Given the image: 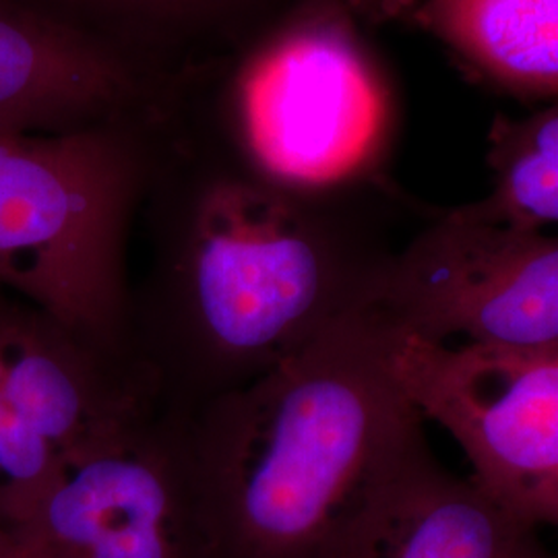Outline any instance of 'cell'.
I'll use <instances>...</instances> for the list:
<instances>
[{
    "mask_svg": "<svg viewBox=\"0 0 558 558\" xmlns=\"http://www.w3.org/2000/svg\"><path fill=\"white\" fill-rule=\"evenodd\" d=\"M377 304L182 418L211 558H350L430 445Z\"/></svg>",
    "mask_w": 558,
    "mask_h": 558,
    "instance_id": "1",
    "label": "cell"
},
{
    "mask_svg": "<svg viewBox=\"0 0 558 558\" xmlns=\"http://www.w3.org/2000/svg\"><path fill=\"white\" fill-rule=\"evenodd\" d=\"M343 201L296 197L244 168L209 172L184 195L129 302V348L163 412L260 379L379 302L393 251L354 228Z\"/></svg>",
    "mask_w": 558,
    "mask_h": 558,
    "instance_id": "2",
    "label": "cell"
},
{
    "mask_svg": "<svg viewBox=\"0 0 558 558\" xmlns=\"http://www.w3.org/2000/svg\"><path fill=\"white\" fill-rule=\"evenodd\" d=\"M147 179L140 147L101 124L0 133V286L133 356L126 234Z\"/></svg>",
    "mask_w": 558,
    "mask_h": 558,
    "instance_id": "3",
    "label": "cell"
},
{
    "mask_svg": "<svg viewBox=\"0 0 558 558\" xmlns=\"http://www.w3.org/2000/svg\"><path fill=\"white\" fill-rule=\"evenodd\" d=\"M343 0L267 41L239 81L244 170L304 199H345L379 179L393 100Z\"/></svg>",
    "mask_w": 558,
    "mask_h": 558,
    "instance_id": "4",
    "label": "cell"
},
{
    "mask_svg": "<svg viewBox=\"0 0 558 558\" xmlns=\"http://www.w3.org/2000/svg\"><path fill=\"white\" fill-rule=\"evenodd\" d=\"M379 306L414 338L558 359V234L445 209L393 251Z\"/></svg>",
    "mask_w": 558,
    "mask_h": 558,
    "instance_id": "5",
    "label": "cell"
},
{
    "mask_svg": "<svg viewBox=\"0 0 558 558\" xmlns=\"http://www.w3.org/2000/svg\"><path fill=\"white\" fill-rule=\"evenodd\" d=\"M396 373L472 478L539 530L558 532V359L515 356L399 331Z\"/></svg>",
    "mask_w": 558,
    "mask_h": 558,
    "instance_id": "6",
    "label": "cell"
},
{
    "mask_svg": "<svg viewBox=\"0 0 558 558\" xmlns=\"http://www.w3.org/2000/svg\"><path fill=\"white\" fill-rule=\"evenodd\" d=\"M9 532L41 558H211L182 418L161 412L133 439L64 463Z\"/></svg>",
    "mask_w": 558,
    "mask_h": 558,
    "instance_id": "7",
    "label": "cell"
},
{
    "mask_svg": "<svg viewBox=\"0 0 558 558\" xmlns=\"http://www.w3.org/2000/svg\"><path fill=\"white\" fill-rule=\"evenodd\" d=\"M0 393L64 463L133 439L163 412L137 360L2 286Z\"/></svg>",
    "mask_w": 558,
    "mask_h": 558,
    "instance_id": "8",
    "label": "cell"
},
{
    "mask_svg": "<svg viewBox=\"0 0 558 558\" xmlns=\"http://www.w3.org/2000/svg\"><path fill=\"white\" fill-rule=\"evenodd\" d=\"M126 64L38 0H0V133L98 126L129 104Z\"/></svg>",
    "mask_w": 558,
    "mask_h": 558,
    "instance_id": "9",
    "label": "cell"
},
{
    "mask_svg": "<svg viewBox=\"0 0 558 558\" xmlns=\"http://www.w3.org/2000/svg\"><path fill=\"white\" fill-rule=\"evenodd\" d=\"M350 558H558L542 530L435 453L380 500Z\"/></svg>",
    "mask_w": 558,
    "mask_h": 558,
    "instance_id": "10",
    "label": "cell"
},
{
    "mask_svg": "<svg viewBox=\"0 0 558 558\" xmlns=\"http://www.w3.org/2000/svg\"><path fill=\"white\" fill-rule=\"evenodd\" d=\"M410 23L505 92L558 100V0H424Z\"/></svg>",
    "mask_w": 558,
    "mask_h": 558,
    "instance_id": "11",
    "label": "cell"
},
{
    "mask_svg": "<svg viewBox=\"0 0 558 558\" xmlns=\"http://www.w3.org/2000/svg\"><path fill=\"white\" fill-rule=\"evenodd\" d=\"M486 160L490 191L461 205L468 214L538 230L558 223V100L523 119H497Z\"/></svg>",
    "mask_w": 558,
    "mask_h": 558,
    "instance_id": "12",
    "label": "cell"
},
{
    "mask_svg": "<svg viewBox=\"0 0 558 558\" xmlns=\"http://www.w3.org/2000/svg\"><path fill=\"white\" fill-rule=\"evenodd\" d=\"M64 470V459L0 393V527L34 513Z\"/></svg>",
    "mask_w": 558,
    "mask_h": 558,
    "instance_id": "13",
    "label": "cell"
},
{
    "mask_svg": "<svg viewBox=\"0 0 558 558\" xmlns=\"http://www.w3.org/2000/svg\"><path fill=\"white\" fill-rule=\"evenodd\" d=\"M424 0H343L354 20L368 25L410 21Z\"/></svg>",
    "mask_w": 558,
    "mask_h": 558,
    "instance_id": "14",
    "label": "cell"
},
{
    "mask_svg": "<svg viewBox=\"0 0 558 558\" xmlns=\"http://www.w3.org/2000/svg\"><path fill=\"white\" fill-rule=\"evenodd\" d=\"M0 558H41L15 538L9 530L0 527Z\"/></svg>",
    "mask_w": 558,
    "mask_h": 558,
    "instance_id": "15",
    "label": "cell"
},
{
    "mask_svg": "<svg viewBox=\"0 0 558 558\" xmlns=\"http://www.w3.org/2000/svg\"><path fill=\"white\" fill-rule=\"evenodd\" d=\"M120 2H133V4H184V2H193V0H120Z\"/></svg>",
    "mask_w": 558,
    "mask_h": 558,
    "instance_id": "16",
    "label": "cell"
}]
</instances>
